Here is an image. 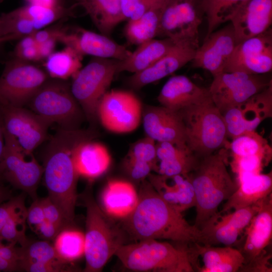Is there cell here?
Wrapping results in <instances>:
<instances>
[{"label": "cell", "instance_id": "6da1fadb", "mask_svg": "<svg viewBox=\"0 0 272 272\" xmlns=\"http://www.w3.org/2000/svg\"><path fill=\"white\" fill-rule=\"evenodd\" d=\"M138 203L120 224L127 238L135 241L167 239L189 246L199 243L200 230L190 225L182 213L164 200L147 179L140 182Z\"/></svg>", "mask_w": 272, "mask_h": 272}, {"label": "cell", "instance_id": "7a4b0ae2", "mask_svg": "<svg viewBox=\"0 0 272 272\" xmlns=\"http://www.w3.org/2000/svg\"><path fill=\"white\" fill-rule=\"evenodd\" d=\"M96 137L92 129L58 127L45 149L43 167L48 196L60 210L67 227L74 221L79 177L74 165L73 153L80 143Z\"/></svg>", "mask_w": 272, "mask_h": 272}, {"label": "cell", "instance_id": "3957f363", "mask_svg": "<svg viewBox=\"0 0 272 272\" xmlns=\"http://www.w3.org/2000/svg\"><path fill=\"white\" fill-rule=\"evenodd\" d=\"M227 155L223 149L200 158L196 168L189 175L195 196L196 217L194 226L200 229L218 212L238 187L227 168Z\"/></svg>", "mask_w": 272, "mask_h": 272}, {"label": "cell", "instance_id": "277c9868", "mask_svg": "<svg viewBox=\"0 0 272 272\" xmlns=\"http://www.w3.org/2000/svg\"><path fill=\"white\" fill-rule=\"evenodd\" d=\"M116 255L126 269L139 272H193L196 259L189 246H177L156 239L122 245Z\"/></svg>", "mask_w": 272, "mask_h": 272}, {"label": "cell", "instance_id": "5b68a950", "mask_svg": "<svg viewBox=\"0 0 272 272\" xmlns=\"http://www.w3.org/2000/svg\"><path fill=\"white\" fill-rule=\"evenodd\" d=\"M83 199L86 208L84 271L99 272L117 250L126 244L128 238L120 224L102 209L91 192L84 193Z\"/></svg>", "mask_w": 272, "mask_h": 272}, {"label": "cell", "instance_id": "8992f818", "mask_svg": "<svg viewBox=\"0 0 272 272\" xmlns=\"http://www.w3.org/2000/svg\"><path fill=\"white\" fill-rule=\"evenodd\" d=\"M183 121L188 148L201 158L226 147V128L213 102L187 107L178 112Z\"/></svg>", "mask_w": 272, "mask_h": 272}, {"label": "cell", "instance_id": "52a82bcc", "mask_svg": "<svg viewBox=\"0 0 272 272\" xmlns=\"http://www.w3.org/2000/svg\"><path fill=\"white\" fill-rule=\"evenodd\" d=\"M27 105L32 111L63 129L80 128L85 117L65 80L48 79Z\"/></svg>", "mask_w": 272, "mask_h": 272}, {"label": "cell", "instance_id": "ba28073f", "mask_svg": "<svg viewBox=\"0 0 272 272\" xmlns=\"http://www.w3.org/2000/svg\"><path fill=\"white\" fill-rule=\"evenodd\" d=\"M118 60L94 57L73 77L71 92L91 122L98 118V104L117 73Z\"/></svg>", "mask_w": 272, "mask_h": 272}, {"label": "cell", "instance_id": "9c48e42d", "mask_svg": "<svg viewBox=\"0 0 272 272\" xmlns=\"http://www.w3.org/2000/svg\"><path fill=\"white\" fill-rule=\"evenodd\" d=\"M48 79L46 72L30 62L10 59L0 77V105L23 107Z\"/></svg>", "mask_w": 272, "mask_h": 272}, {"label": "cell", "instance_id": "30bf717a", "mask_svg": "<svg viewBox=\"0 0 272 272\" xmlns=\"http://www.w3.org/2000/svg\"><path fill=\"white\" fill-rule=\"evenodd\" d=\"M204 15L201 0H170L163 13L157 37L199 47L198 29Z\"/></svg>", "mask_w": 272, "mask_h": 272}, {"label": "cell", "instance_id": "8fae6325", "mask_svg": "<svg viewBox=\"0 0 272 272\" xmlns=\"http://www.w3.org/2000/svg\"><path fill=\"white\" fill-rule=\"evenodd\" d=\"M272 84L264 74L223 72L213 76L209 91L221 113L263 90Z\"/></svg>", "mask_w": 272, "mask_h": 272}, {"label": "cell", "instance_id": "7c38bea8", "mask_svg": "<svg viewBox=\"0 0 272 272\" xmlns=\"http://www.w3.org/2000/svg\"><path fill=\"white\" fill-rule=\"evenodd\" d=\"M245 240L242 250L245 259L242 271H271L270 258L265 249L272 237V196L263 200L260 208L245 229Z\"/></svg>", "mask_w": 272, "mask_h": 272}, {"label": "cell", "instance_id": "4fadbf2b", "mask_svg": "<svg viewBox=\"0 0 272 272\" xmlns=\"http://www.w3.org/2000/svg\"><path fill=\"white\" fill-rule=\"evenodd\" d=\"M142 106L132 93L123 90L107 91L98 106L97 117L107 130L127 133L138 128L142 118Z\"/></svg>", "mask_w": 272, "mask_h": 272}, {"label": "cell", "instance_id": "5bb4252c", "mask_svg": "<svg viewBox=\"0 0 272 272\" xmlns=\"http://www.w3.org/2000/svg\"><path fill=\"white\" fill-rule=\"evenodd\" d=\"M5 150L1 180L23 190L34 200L36 191L44 172L43 167L32 155L30 161L16 140L4 130Z\"/></svg>", "mask_w": 272, "mask_h": 272}, {"label": "cell", "instance_id": "9a60e30c", "mask_svg": "<svg viewBox=\"0 0 272 272\" xmlns=\"http://www.w3.org/2000/svg\"><path fill=\"white\" fill-rule=\"evenodd\" d=\"M0 115L4 131L16 140L26 155L31 156L43 143L53 124L23 107L0 105Z\"/></svg>", "mask_w": 272, "mask_h": 272}, {"label": "cell", "instance_id": "2e32d148", "mask_svg": "<svg viewBox=\"0 0 272 272\" xmlns=\"http://www.w3.org/2000/svg\"><path fill=\"white\" fill-rule=\"evenodd\" d=\"M264 199L232 213L220 214L218 212L199 229V244L233 246L237 243L241 234L258 212Z\"/></svg>", "mask_w": 272, "mask_h": 272}, {"label": "cell", "instance_id": "e0dca14e", "mask_svg": "<svg viewBox=\"0 0 272 272\" xmlns=\"http://www.w3.org/2000/svg\"><path fill=\"white\" fill-rule=\"evenodd\" d=\"M222 114L228 138L233 139L255 130L261 122L272 116V84Z\"/></svg>", "mask_w": 272, "mask_h": 272}, {"label": "cell", "instance_id": "ac0fdd59", "mask_svg": "<svg viewBox=\"0 0 272 272\" xmlns=\"http://www.w3.org/2000/svg\"><path fill=\"white\" fill-rule=\"evenodd\" d=\"M57 39L58 42L71 47L83 56L91 55L122 60L131 52L107 36L78 26H61Z\"/></svg>", "mask_w": 272, "mask_h": 272}, {"label": "cell", "instance_id": "d6986e66", "mask_svg": "<svg viewBox=\"0 0 272 272\" xmlns=\"http://www.w3.org/2000/svg\"><path fill=\"white\" fill-rule=\"evenodd\" d=\"M272 69V31L265 32L238 43L224 72L265 74Z\"/></svg>", "mask_w": 272, "mask_h": 272}, {"label": "cell", "instance_id": "ffe728a7", "mask_svg": "<svg viewBox=\"0 0 272 272\" xmlns=\"http://www.w3.org/2000/svg\"><path fill=\"white\" fill-rule=\"evenodd\" d=\"M237 45L231 23L205 38L191 60L194 67L209 71L213 76L224 72Z\"/></svg>", "mask_w": 272, "mask_h": 272}, {"label": "cell", "instance_id": "44dd1931", "mask_svg": "<svg viewBox=\"0 0 272 272\" xmlns=\"http://www.w3.org/2000/svg\"><path fill=\"white\" fill-rule=\"evenodd\" d=\"M142 119L146 136L156 142L188 147L184 124L178 112L162 106H147L143 111Z\"/></svg>", "mask_w": 272, "mask_h": 272}, {"label": "cell", "instance_id": "7402d4cb", "mask_svg": "<svg viewBox=\"0 0 272 272\" xmlns=\"http://www.w3.org/2000/svg\"><path fill=\"white\" fill-rule=\"evenodd\" d=\"M229 22L233 26L237 44L265 32L272 23V0L243 2L235 10Z\"/></svg>", "mask_w": 272, "mask_h": 272}, {"label": "cell", "instance_id": "603a6c76", "mask_svg": "<svg viewBox=\"0 0 272 272\" xmlns=\"http://www.w3.org/2000/svg\"><path fill=\"white\" fill-rule=\"evenodd\" d=\"M198 47L186 42L175 43L165 55L153 65L129 77V85L139 89L174 73L191 61Z\"/></svg>", "mask_w": 272, "mask_h": 272}, {"label": "cell", "instance_id": "cb8c5ba5", "mask_svg": "<svg viewBox=\"0 0 272 272\" xmlns=\"http://www.w3.org/2000/svg\"><path fill=\"white\" fill-rule=\"evenodd\" d=\"M157 99L161 106L175 112L213 102L209 89L197 85L184 75L170 78L162 87Z\"/></svg>", "mask_w": 272, "mask_h": 272}, {"label": "cell", "instance_id": "d4e9b609", "mask_svg": "<svg viewBox=\"0 0 272 272\" xmlns=\"http://www.w3.org/2000/svg\"><path fill=\"white\" fill-rule=\"evenodd\" d=\"M147 179L159 195L179 212L195 206L194 191L188 177L151 173Z\"/></svg>", "mask_w": 272, "mask_h": 272}, {"label": "cell", "instance_id": "484cf974", "mask_svg": "<svg viewBox=\"0 0 272 272\" xmlns=\"http://www.w3.org/2000/svg\"><path fill=\"white\" fill-rule=\"evenodd\" d=\"M156 154V173L165 176L188 177L196 168L200 160L188 147L168 142H157Z\"/></svg>", "mask_w": 272, "mask_h": 272}, {"label": "cell", "instance_id": "4316f807", "mask_svg": "<svg viewBox=\"0 0 272 272\" xmlns=\"http://www.w3.org/2000/svg\"><path fill=\"white\" fill-rule=\"evenodd\" d=\"M138 200V192L131 183L111 180L107 182L102 192L101 208L112 218L121 220L133 212Z\"/></svg>", "mask_w": 272, "mask_h": 272}, {"label": "cell", "instance_id": "83f0119b", "mask_svg": "<svg viewBox=\"0 0 272 272\" xmlns=\"http://www.w3.org/2000/svg\"><path fill=\"white\" fill-rule=\"evenodd\" d=\"M73 162L79 176L94 179L109 168L111 157L103 144L89 140L82 142L75 149Z\"/></svg>", "mask_w": 272, "mask_h": 272}, {"label": "cell", "instance_id": "f1b7e54d", "mask_svg": "<svg viewBox=\"0 0 272 272\" xmlns=\"http://www.w3.org/2000/svg\"><path fill=\"white\" fill-rule=\"evenodd\" d=\"M197 257L201 256L203 266L200 272H236L244 264L245 259L240 250L233 246L216 247L197 243L191 245Z\"/></svg>", "mask_w": 272, "mask_h": 272}, {"label": "cell", "instance_id": "f546056e", "mask_svg": "<svg viewBox=\"0 0 272 272\" xmlns=\"http://www.w3.org/2000/svg\"><path fill=\"white\" fill-rule=\"evenodd\" d=\"M271 171L251 176L238 185L219 213L224 214L253 205L271 194Z\"/></svg>", "mask_w": 272, "mask_h": 272}, {"label": "cell", "instance_id": "4dcf8cb0", "mask_svg": "<svg viewBox=\"0 0 272 272\" xmlns=\"http://www.w3.org/2000/svg\"><path fill=\"white\" fill-rule=\"evenodd\" d=\"M175 44L169 38H154L143 43L126 58L118 60L117 73L128 72L135 74L142 72L162 57Z\"/></svg>", "mask_w": 272, "mask_h": 272}, {"label": "cell", "instance_id": "1f68e13d", "mask_svg": "<svg viewBox=\"0 0 272 272\" xmlns=\"http://www.w3.org/2000/svg\"><path fill=\"white\" fill-rule=\"evenodd\" d=\"M100 33L109 36L120 23L125 20L121 0H77Z\"/></svg>", "mask_w": 272, "mask_h": 272}, {"label": "cell", "instance_id": "d6a6232c", "mask_svg": "<svg viewBox=\"0 0 272 272\" xmlns=\"http://www.w3.org/2000/svg\"><path fill=\"white\" fill-rule=\"evenodd\" d=\"M83 56L69 46L54 51L45 60L46 72L51 78L66 80L82 68Z\"/></svg>", "mask_w": 272, "mask_h": 272}, {"label": "cell", "instance_id": "836d02e7", "mask_svg": "<svg viewBox=\"0 0 272 272\" xmlns=\"http://www.w3.org/2000/svg\"><path fill=\"white\" fill-rule=\"evenodd\" d=\"M53 244L57 256L63 261L72 263L85 253V234L71 228L61 230L56 235Z\"/></svg>", "mask_w": 272, "mask_h": 272}, {"label": "cell", "instance_id": "e575fe53", "mask_svg": "<svg viewBox=\"0 0 272 272\" xmlns=\"http://www.w3.org/2000/svg\"><path fill=\"white\" fill-rule=\"evenodd\" d=\"M226 148L231 157H242L255 154L272 155V150L267 140L255 131L241 134L232 139Z\"/></svg>", "mask_w": 272, "mask_h": 272}, {"label": "cell", "instance_id": "d590c367", "mask_svg": "<svg viewBox=\"0 0 272 272\" xmlns=\"http://www.w3.org/2000/svg\"><path fill=\"white\" fill-rule=\"evenodd\" d=\"M247 0H201L205 15L208 22V30L205 38L220 24L229 22L236 8Z\"/></svg>", "mask_w": 272, "mask_h": 272}, {"label": "cell", "instance_id": "8d00e7d4", "mask_svg": "<svg viewBox=\"0 0 272 272\" xmlns=\"http://www.w3.org/2000/svg\"><path fill=\"white\" fill-rule=\"evenodd\" d=\"M272 155L255 154L242 157H232L230 163L232 171L236 175V183H240L251 176L261 173Z\"/></svg>", "mask_w": 272, "mask_h": 272}, {"label": "cell", "instance_id": "74e56055", "mask_svg": "<svg viewBox=\"0 0 272 272\" xmlns=\"http://www.w3.org/2000/svg\"><path fill=\"white\" fill-rule=\"evenodd\" d=\"M19 251L18 263L22 261L42 263L66 262L57 256L53 244L47 240L28 242L25 246L19 247Z\"/></svg>", "mask_w": 272, "mask_h": 272}, {"label": "cell", "instance_id": "f35d334b", "mask_svg": "<svg viewBox=\"0 0 272 272\" xmlns=\"http://www.w3.org/2000/svg\"><path fill=\"white\" fill-rule=\"evenodd\" d=\"M27 210L24 208L12 216L0 231V236L8 243L21 247L25 246L28 240L26 236Z\"/></svg>", "mask_w": 272, "mask_h": 272}, {"label": "cell", "instance_id": "ab89813d", "mask_svg": "<svg viewBox=\"0 0 272 272\" xmlns=\"http://www.w3.org/2000/svg\"><path fill=\"white\" fill-rule=\"evenodd\" d=\"M126 157L151 165L157 172L156 143L152 139L146 136L132 144Z\"/></svg>", "mask_w": 272, "mask_h": 272}, {"label": "cell", "instance_id": "60d3db41", "mask_svg": "<svg viewBox=\"0 0 272 272\" xmlns=\"http://www.w3.org/2000/svg\"><path fill=\"white\" fill-rule=\"evenodd\" d=\"M14 58L30 62L40 60L38 47L32 34L19 39L13 51Z\"/></svg>", "mask_w": 272, "mask_h": 272}, {"label": "cell", "instance_id": "b9f144b4", "mask_svg": "<svg viewBox=\"0 0 272 272\" xmlns=\"http://www.w3.org/2000/svg\"><path fill=\"white\" fill-rule=\"evenodd\" d=\"M19 269L29 272H59L76 271L72 263H42L37 262H20Z\"/></svg>", "mask_w": 272, "mask_h": 272}, {"label": "cell", "instance_id": "7bdbcfd3", "mask_svg": "<svg viewBox=\"0 0 272 272\" xmlns=\"http://www.w3.org/2000/svg\"><path fill=\"white\" fill-rule=\"evenodd\" d=\"M160 0H121V8L125 19H139L151 6Z\"/></svg>", "mask_w": 272, "mask_h": 272}, {"label": "cell", "instance_id": "ee69618b", "mask_svg": "<svg viewBox=\"0 0 272 272\" xmlns=\"http://www.w3.org/2000/svg\"><path fill=\"white\" fill-rule=\"evenodd\" d=\"M124 168L132 180L140 182L147 179L149 175L154 171L151 165L127 157H125L124 161Z\"/></svg>", "mask_w": 272, "mask_h": 272}, {"label": "cell", "instance_id": "f6af8a7d", "mask_svg": "<svg viewBox=\"0 0 272 272\" xmlns=\"http://www.w3.org/2000/svg\"><path fill=\"white\" fill-rule=\"evenodd\" d=\"M25 195L11 197L0 204V231L6 222L15 214L25 208Z\"/></svg>", "mask_w": 272, "mask_h": 272}, {"label": "cell", "instance_id": "bcb514c9", "mask_svg": "<svg viewBox=\"0 0 272 272\" xmlns=\"http://www.w3.org/2000/svg\"><path fill=\"white\" fill-rule=\"evenodd\" d=\"M39 200L46 220L59 225L63 229L68 228L60 210L48 196Z\"/></svg>", "mask_w": 272, "mask_h": 272}, {"label": "cell", "instance_id": "7dc6e473", "mask_svg": "<svg viewBox=\"0 0 272 272\" xmlns=\"http://www.w3.org/2000/svg\"><path fill=\"white\" fill-rule=\"evenodd\" d=\"M45 219L40 200L38 198L27 210V222L34 232L37 227Z\"/></svg>", "mask_w": 272, "mask_h": 272}, {"label": "cell", "instance_id": "c3c4849f", "mask_svg": "<svg viewBox=\"0 0 272 272\" xmlns=\"http://www.w3.org/2000/svg\"><path fill=\"white\" fill-rule=\"evenodd\" d=\"M63 228L59 225L45 219L36 229L34 232L45 240H53Z\"/></svg>", "mask_w": 272, "mask_h": 272}, {"label": "cell", "instance_id": "681fc988", "mask_svg": "<svg viewBox=\"0 0 272 272\" xmlns=\"http://www.w3.org/2000/svg\"><path fill=\"white\" fill-rule=\"evenodd\" d=\"M57 42L56 39L52 38L38 44L41 60L45 59L50 54L54 52L56 43Z\"/></svg>", "mask_w": 272, "mask_h": 272}, {"label": "cell", "instance_id": "f907efd6", "mask_svg": "<svg viewBox=\"0 0 272 272\" xmlns=\"http://www.w3.org/2000/svg\"><path fill=\"white\" fill-rule=\"evenodd\" d=\"M27 4H37L48 7L63 6L62 0H24Z\"/></svg>", "mask_w": 272, "mask_h": 272}, {"label": "cell", "instance_id": "816d5d0a", "mask_svg": "<svg viewBox=\"0 0 272 272\" xmlns=\"http://www.w3.org/2000/svg\"><path fill=\"white\" fill-rule=\"evenodd\" d=\"M5 138L4 128L2 119L0 115V180H1V174L4 160V154L5 150Z\"/></svg>", "mask_w": 272, "mask_h": 272}, {"label": "cell", "instance_id": "f5cc1de1", "mask_svg": "<svg viewBox=\"0 0 272 272\" xmlns=\"http://www.w3.org/2000/svg\"><path fill=\"white\" fill-rule=\"evenodd\" d=\"M0 270L14 271L19 270V267L17 264L10 262L0 256Z\"/></svg>", "mask_w": 272, "mask_h": 272}, {"label": "cell", "instance_id": "db71d44e", "mask_svg": "<svg viewBox=\"0 0 272 272\" xmlns=\"http://www.w3.org/2000/svg\"><path fill=\"white\" fill-rule=\"evenodd\" d=\"M11 197L10 190L0 183V204Z\"/></svg>", "mask_w": 272, "mask_h": 272}, {"label": "cell", "instance_id": "11a10c76", "mask_svg": "<svg viewBox=\"0 0 272 272\" xmlns=\"http://www.w3.org/2000/svg\"><path fill=\"white\" fill-rule=\"evenodd\" d=\"M4 241L5 240L3 239V238L0 236V247L5 244V243H4Z\"/></svg>", "mask_w": 272, "mask_h": 272}]
</instances>
